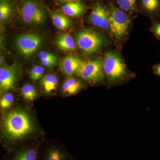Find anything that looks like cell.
<instances>
[{"instance_id": "obj_1", "label": "cell", "mask_w": 160, "mask_h": 160, "mask_svg": "<svg viewBox=\"0 0 160 160\" xmlns=\"http://www.w3.org/2000/svg\"><path fill=\"white\" fill-rule=\"evenodd\" d=\"M33 121L24 110L16 109L6 115L3 122V133L8 144L14 148L17 142L34 131Z\"/></svg>"}, {"instance_id": "obj_2", "label": "cell", "mask_w": 160, "mask_h": 160, "mask_svg": "<svg viewBox=\"0 0 160 160\" xmlns=\"http://www.w3.org/2000/svg\"><path fill=\"white\" fill-rule=\"evenodd\" d=\"M103 69L110 82H116L122 80L128 74L125 63L117 53L107 52L103 62Z\"/></svg>"}, {"instance_id": "obj_3", "label": "cell", "mask_w": 160, "mask_h": 160, "mask_svg": "<svg viewBox=\"0 0 160 160\" xmlns=\"http://www.w3.org/2000/svg\"><path fill=\"white\" fill-rule=\"evenodd\" d=\"M109 12V28L116 39L121 40L129 30L130 20L125 12L113 5H111Z\"/></svg>"}, {"instance_id": "obj_4", "label": "cell", "mask_w": 160, "mask_h": 160, "mask_svg": "<svg viewBox=\"0 0 160 160\" xmlns=\"http://www.w3.org/2000/svg\"><path fill=\"white\" fill-rule=\"evenodd\" d=\"M78 46L84 52L92 53L98 51L104 42L102 36L90 29H84L77 35Z\"/></svg>"}, {"instance_id": "obj_5", "label": "cell", "mask_w": 160, "mask_h": 160, "mask_svg": "<svg viewBox=\"0 0 160 160\" xmlns=\"http://www.w3.org/2000/svg\"><path fill=\"white\" fill-rule=\"evenodd\" d=\"M104 61L101 59L83 62L76 74L83 79L92 82H99L104 79Z\"/></svg>"}, {"instance_id": "obj_6", "label": "cell", "mask_w": 160, "mask_h": 160, "mask_svg": "<svg viewBox=\"0 0 160 160\" xmlns=\"http://www.w3.org/2000/svg\"><path fill=\"white\" fill-rule=\"evenodd\" d=\"M21 16L24 22L29 24H41L46 18L45 10L33 0H25L21 8Z\"/></svg>"}, {"instance_id": "obj_7", "label": "cell", "mask_w": 160, "mask_h": 160, "mask_svg": "<svg viewBox=\"0 0 160 160\" xmlns=\"http://www.w3.org/2000/svg\"><path fill=\"white\" fill-rule=\"evenodd\" d=\"M17 48L21 54L29 57L38 49L42 43V39L37 34H26L19 36L16 40Z\"/></svg>"}, {"instance_id": "obj_8", "label": "cell", "mask_w": 160, "mask_h": 160, "mask_svg": "<svg viewBox=\"0 0 160 160\" xmlns=\"http://www.w3.org/2000/svg\"><path fill=\"white\" fill-rule=\"evenodd\" d=\"M17 78L15 67L4 66L0 69V90L1 93L14 89Z\"/></svg>"}, {"instance_id": "obj_9", "label": "cell", "mask_w": 160, "mask_h": 160, "mask_svg": "<svg viewBox=\"0 0 160 160\" xmlns=\"http://www.w3.org/2000/svg\"><path fill=\"white\" fill-rule=\"evenodd\" d=\"M39 160H72L68 152L62 147L58 145H51L46 147L42 152Z\"/></svg>"}, {"instance_id": "obj_10", "label": "cell", "mask_w": 160, "mask_h": 160, "mask_svg": "<svg viewBox=\"0 0 160 160\" xmlns=\"http://www.w3.org/2000/svg\"><path fill=\"white\" fill-rule=\"evenodd\" d=\"M39 155L38 147L35 145L19 149L8 160H39Z\"/></svg>"}, {"instance_id": "obj_11", "label": "cell", "mask_w": 160, "mask_h": 160, "mask_svg": "<svg viewBox=\"0 0 160 160\" xmlns=\"http://www.w3.org/2000/svg\"><path fill=\"white\" fill-rule=\"evenodd\" d=\"M83 62L79 58L73 55H69L62 60L60 67L64 74L71 76L76 74Z\"/></svg>"}, {"instance_id": "obj_12", "label": "cell", "mask_w": 160, "mask_h": 160, "mask_svg": "<svg viewBox=\"0 0 160 160\" xmlns=\"http://www.w3.org/2000/svg\"><path fill=\"white\" fill-rule=\"evenodd\" d=\"M109 11L100 3L97 2L93 6L90 12L89 19L92 23L97 27H100L103 19Z\"/></svg>"}, {"instance_id": "obj_13", "label": "cell", "mask_w": 160, "mask_h": 160, "mask_svg": "<svg viewBox=\"0 0 160 160\" xmlns=\"http://www.w3.org/2000/svg\"><path fill=\"white\" fill-rule=\"evenodd\" d=\"M58 79L55 75L48 74L42 78L41 86L43 91L47 94H52L56 91Z\"/></svg>"}, {"instance_id": "obj_14", "label": "cell", "mask_w": 160, "mask_h": 160, "mask_svg": "<svg viewBox=\"0 0 160 160\" xmlns=\"http://www.w3.org/2000/svg\"><path fill=\"white\" fill-rule=\"evenodd\" d=\"M62 10L63 13L67 16L78 17L83 13L84 7L78 1L66 3L62 7Z\"/></svg>"}, {"instance_id": "obj_15", "label": "cell", "mask_w": 160, "mask_h": 160, "mask_svg": "<svg viewBox=\"0 0 160 160\" xmlns=\"http://www.w3.org/2000/svg\"><path fill=\"white\" fill-rule=\"evenodd\" d=\"M53 25L60 30H66L71 26L72 22L68 16L59 12H52L50 14Z\"/></svg>"}, {"instance_id": "obj_16", "label": "cell", "mask_w": 160, "mask_h": 160, "mask_svg": "<svg viewBox=\"0 0 160 160\" xmlns=\"http://www.w3.org/2000/svg\"><path fill=\"white\" fill-rule=\"evenodd\" d=\"M82 83L74 78H69L63 83L62 91L66 95H72L76 94L82 89Z\"/></svg>"}, {"instance_id": "obj_17", "label": "cell", "mask_w": 160, "mask_h": 160, "mask_svg": "<svg viewBox=\"0 0 160 160\" xmlns=\"http://www.w3.org/2000/svg\"><path fill=\"white\" fill-rule=\"evenodd\" d=\"M56 44L58 47L63 51H72L76 49L74 40L68 33H65L59 37Z\"/></svg>"}, {"instance_id": "obj_18", "label": "cell", "mask_w": 160, "mask_h": 160, "mask_svg": "<svg viewBox=\"0 0 160 160\" xmlns=\"http://www.w3.org/2000/svg\"><path fill=\"white\" fill-rule=\"evenodd\" d=\"M21 94L24 99L27 101H32L38 97L36 88L31 84H26L21 89Z\"/></svg>"}, {"instance_id": "obj_19", "label": "cell", "mask_w": 160, "mask_h": 160, "mask_svg": "<svg viewBox=\"0 0 160 160\" xmlns=\"http://www.w3.org/2000/svg\"><path fill=\"white\" fill-rule=\"evenodd\" d=\"M12 6L8 1L6 0L1 1L0 2V21L1 22L9 18L11 15Z\"/></svg>"}, {"instance_id": "obj_20", "label": "cell", "mask_w": 160, "mask_h": 160, "mask_svg": "<svg viewBox=\"0 0 160 160\" xmlns=\"http://www.w3.org/2000/svg\"><path fill=\"white\" fill-rule=\"evenodd\" d=\"M143 7L147 11L153 12L160 7V0H142Z\"/></svg>"}, {"instance_id": "obj_21", "label": "cell", "mask_w": 160, "mask_h": 160, "mask_svg": "<svg viewBox=\"0 0 160 160\" xmlns=\"http://www.w3.org/2000/svg\"><path fill=\"white\" fill-rule=\"evenodd\" d=\"M14 96L12 93L8 92L3 95L0 100V106L2 109L10 108L14 102Z\"/></svg>"}, {"instance_id": "obj_22", "label": "cell", "mask_w": 160, "mask_h": 160, "mask_svg": "<svg viewBox=\"0 0 160 160\" xmlns=\"http://www.w3.org/2000/svg\"><path fill=\"white\" fill-rule=\"evenodd\" d=\"M45 69L42 66H35L32 67L30 72V78L33 81L41 79L45 72Z\"/></svg>"}, {"instance_id": "obj_23", "label": "cell", "mask_w": 160, "mask_h": 160, "mask_svg": "<svg viewBox=\"0 0 160 160\" xmlns=\"http://www.w3.org/2000/svg\"><path fill=\"white\" fill-rule=\"evenodd\" d=\"M120 9L126 11L133 10L135 7L136 0H117Z\"/></svg>"}, {"instance_id": "obj_24", "label": "cell", "mask_w": 160, "mask_h": 160, "mask_svg": "<svg viewBox=\"0 0 160 160\" xmlns=\"http://www.w3.org/2000/svg\"><path fill=\"white\" fill-rule=\"evenodd\" d=\"M39 58H40L41 61H45V60L56 58H57L54 54L45 51H42L40 52L39 54Z\"/></svg>"}, {"instance_id": "obj_25", "label": "cell", "mask_w": 160, "mask_h": 160, "mask_svg": "<svg viewBox=\"0 0 160 160\" xmlns=\"http://www.w3.org/2000/svg\"><path fill=\"white\" fill-rule=\"evenodd\" d=\"M57 58H56L45 60V61H41V63L43 66L48 67H53L57 64Z\"/></svg>"}, {"instance_id": "obj_26", "label": "cell", "mask_w": 160, "mask_h": 160, "mask_svg": "<svg viewBox=\"0 0 160 160\" xmlns=\"http://www.w3.org/2000/svg\"><path fill=\"white\" fill-rule=\"evenodd\" d=\"M153 31L155 35L160 39V23L154 24L153 26Z\"/></svg>"}, {"instance_id": "obj_27", "label": "cell", "mask_w": 160, "mask_h": 160, "mask_svg": "<svg viewBox=\"0 0 160 160\" xmlns=\"http://www.w3.org/2000/svg\"><path fill=\"white\" fill-rule=\"evenodd\" d=\"M153 70L155 74L160 76V63L154 66Z\"/></svg>"}, {"instance_id": "obj_28", "label": "cell", "mask_w": 160, "mask_h": 160, "mask_svg": "<svg viewBox=\"0 0 160 160\" xmlns=\"http://www.w3.org/2000/svg\"><path fill=\"white\" fill-rule=\"evenodd\" d=\"M58 2L61 3H66L70 2H75V1H78V0H58Z\"/></svg>"}, {"instance_id": "obj_29", "label": "cell", "mask_w": 160, "mask_h": 160, "mask_svg": "<svg viewBox=\"0 0 160 160\" xmlns=\"http://www.w3.org/2000/svg\"><path fill=\"white\" fill-rule=\"evenodd\" d=\"M1 1H2V0H1Z\"/></svg>"}]
</instances>
